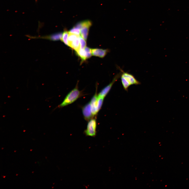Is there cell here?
Instances as JSON below:
<instances>
[{
    "label": "cell",
    "instance_id": "1",
    "mask_svg": "<svg viewBox=\"0 0 189 189\" xmlns=\"http://www.w3.org/2000/svg\"><path fill=\"white\" fill-rule=\"evenodd\" d=\"M77 85V84L75 87L68 93L58 107L61 108L70 104L82 96V92L79 90Z\"/></svg>",
    "mask_w": 189,
    "mask_h": 189
},
{
    "label": "cell",
    "instance_id": "2",
    "mask_svg": "<svg viewBox=\"0 0 189 189\" xmlns=\"http://www.w3.org/2000/svg\"><path fill=\"white\" fill-rule=\"evenodd\" d=\"M96 119L92 118L88 121L84 133L87 136L94 137L96 134Z\"/></svg>",
    "mask_w": 189,
    "mask_h": 189
},
{
    "label": "cell",
    "instance_id": "3",
    "mask_svg": "<svg viewBox=\"0 0 189 189\" xmlns=\"http://www.w3.org/2000/svg\"><path fill=\"white\" fill-rule=\"evenodd\" d=\"M121 72V76L123 77L130 85H138L140 84V82L138 81L132 74L124 72L119 67H117Z\"/></svg>",
    "mask_w": 189,
    "mask_h": 189
},
{
    "label": "cell",
    "instance_id": "4",
    "mask_svg": "<svg viewBox=\"0 0 189 189\" xmlns=\"http://www.w3.org/2000/svg\"><path fill=\"white\" fill-rule=\"evenodd\" d=\"M121 72H120L116 74L114 76L112 81L107 86L103 88L98 94L99 97L104 98L109 93L113 85L120 77Z\"/></svg>",
    "mask_w": 189,
    "mask_h": 189
},
{
    "label": "cell",
    "instance_id": "5",
    "mask_svg": "<svg viewBox=\"0 0 189 189\" xmlns=\"http://www.w3.org/2000/svg\"><path fill=\"white\" fill-rule=\"evenodd\" d=\"M92 25L91 22L88 20L82 22V27L80 29V34L86 41L87 38L90 28Z\"/></svg>",
    "mask_w": 189,
    "mask_h": 189
},
{
    "label": "cell",
    "instance_id": "6",
    "mask_svg": "<svg viewBox=\"0 0 189 189\" xmlns=\"http://www.w3.org/2000/svg\"><path fill=\"white\" fill-rule=\"evenodd\" d=\"M82 111L84 119L87 121H89L94 117L90 102L83 107Z\"/></svg>",
    "mask_w": 189,
    "mask_h": 189
},
{
    "label": "cell",
    "instance_id": "7",
    "mask_svg": "<svg viewBox=\"0 0 189 189\" xmlns=\"http://www.w3.org/2000/svg\"><path fill=\"white\" fill-rule=\"evenodd\" d=\"M62 36V33L61 32L57 33H56L52 34L50 35L39 37L30 36H28L30 38H40L48 39L52 41H57L61 40Z\"/></svg>",
    "mask_w": 189,
    "mask_h": 189
},
{
    "label": "cell",
    "instance_id": "8",
    "mask_svg": "<svg viewBox=\"0 0 189 189\" xmlns=\"http://www.w3.org/2000/svg\"><path fill=\"white\" fill-rule=\"evenodd\" d=\"M108 49H92V55L101 58L104 57L110 51Z\"/></svg>",
    "mask_w": 189,
    "mask_h": 189
},
{
    "label": "cell",
    "instance_id": "9",
    "mask_svg": "<svg viewBox=\"0 0 189 189\" xmlns=\"http://www.w3.org/2000/svg\"><path fill=\"white\" fill-rule=\"evenodd\" d=\"M98 98V95L97 93V90H96L95 94L93 96L90 102L92 113L94 117L98 113L97 109Z\"/></svg>",
    "mask_w": 189,
    "mask_h": 189
},
{
    "label": "cell",
    "instance_id": "10",
    "mask_svg": "<svg viewBox=\"0 0 189 189\" xmlns=\"http://www.w3.org/2000/svg\"><path fill=\"white\" fill-rule=\"evenodd\" d=\"M79 37L71 42L68 43V46L74 49L76 51L80 49Z\"/></svg>",
    "mask_w": 189,
    "mask_h": 189
},
{
    "label": "cell",
    "instance_id": "11",
    "mask_svg": "<svg viewBox=\"0 0 189 189\" xmlns=\"http://www.w3.org/2000/svg\"><path fill=\"white\" fill-rule=\"evenodd\" d=\"M76 52L77 54L81 59L82 62L85 61L87 59L85 52L84 49L80 48L79 50Z\"/></svg>",
    "mask_w": 189,
    "mask_h": 189
},
{
    "label": "cell",
    "instance_id": "12",
    "mask_svg": "<svg viewBox=\"0 0 189 189\" xmlns=\"http://www.w3.org/2000/svg\"><path fill=\"white\" fill-rule=\"evenodd\" d=\"M69 35V32L65 29L62 33V35L61 41L63 42L65 45L68 46V38Z\"/></svg>",
    "mask_w": 189,
    "mask_h": 189
},
{
    "label": "cell",
    "instance_id": "13",
    "mask_svg": "<svg viewBox=\"0 0 189 189\" xmlns=\"http://www.w3.org/2000/svg\"><path fill=\"white\" fill-rule=\"evenodd\" d=\"M121 82L124 90L128 91L129 87L130 85L123 77L120 76Z\"/></svg>",
    "mask_w": 189,
    "mask_h": 189
},
{
    "label": "cell",
    "instance_id": "14",
    "mask_svg": "<svg viewBox=\"0 0 189 189\" xmlns=\"http://www.w3.org/2000/svg\"><path fill=\"white\" fill-rule=\"evenodd\" d=\"M104 98L99 97L98 96L97 105V109L98 112L101 109L102 107L103 104Z\"/></svg>",
    "mask_w": 189,
    "mask_h": 189
},
{
    "label": "cell",
    "instance_id": "15",
    "mask_svg": "<svg viewBox=\"0 0 189 189\" xmlns=\"http://www.w3.org/2000/svg\"><path fill=\"white\" fill-rule=\"evenodd\" d=\"M79 41L80 45V48L84 49L86 47V41L81 36H79Z\"/></svg>",
    "mask_w": 189,
    "mask_h": 189
},
{
    "label": "cell",
    "instance_id": "16",
    "mask_svg": "<svg viewBox=\"0 0 189 189\" xmlns=\"http://www.w3.org/2000/svg\"><path fill=\"white\" fill-rule=\"evenodd\" d=\"M69 32L72 34L80 35V29L74 27Z\"/></svg>",
    "mask_w": 189,
    "mask_h": 189
},
{
    "label": "cell",
    "instance_id": "17",
    "mask_svg": "<svg viewBox=\"0 0 189 189\" xmlns=\"http://www.w3.org/2000/svg\"><path fill=\"white\" fill-rule=\"evenodd\" d=\"M84 49L85 52L87 59L90 58L92 55L91 49L86 47Z\"/></svg>",
    "mask_w": 189,
    "mask_h": 189
},
{
    "label": "cell",
    "instance_id": "18",
    "mask_svg": "<svg viewBox=\"0 0 189 189\" xmlns=\"http://www.w3.org/2000/svg\"><path fill=\"white\" fill-rule=\"evenodd\" d=\"M37 0H35V1H36Z\"/></svg>",
    "mask_w": 189,
    "mask_h": 189
}]
</instances>
